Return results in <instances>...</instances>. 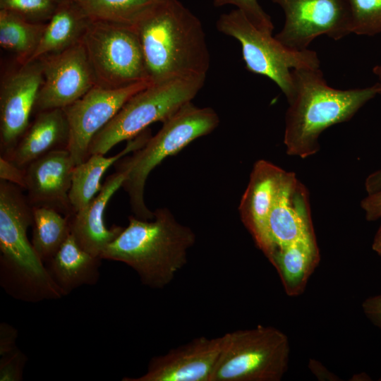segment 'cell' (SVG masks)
<instances>
[{
	"instance_id": "1",
	"label": "cell",
	"mask_w": 381,
	"mask_h": 381,
	"mask_svg": "<svg viewBox=\"0 0 381 381\" xmlns=\"http://www.w3.org/2000/svg\"><path fill=\"white\" fill-rule=\"evenodd\" d=\"M134 28L152 84L207 75L210 56L202 24L180 1H160Z\"/></svg>"
},
{
	"instance_id": "2",
	"label": "cell",
	"mask_w": 381,
	"mask_h": 381,
	"mask_svg": "<svg viewBox=\"0 0 381 381\" xmlns=\"http://www.w3.org/2000/svg\"><path fill=\"white\" fill-rule=\"evenodd\" d=\"M294 89L288 97L284 143L286 153L306 158L320 149V134L329 127L350 120L377 95L379 83L352 89L329 85L320 68H301L292 71Z\"/></svg>"
},
{
	"instance_id": "3",
	"label": "cell",
	"mask_w": 381,
	"mask_h": 381,
	"mask_svg": "<svg viewBox=\"0 0 381 381\" xmlns=\"http://www.w3.org/2000/svg\"><path fill=\"white\" fill-rule=\"evenodd\" d=\"M195 238L189 226L179 223L167 207H160L152 220L130 216L127 227L100 258L123 262L136 272L143 284L163 289L187 263Z\"/></svg>"
},
{
	"instance_id": "4",
	"label": "cell",
	"mask_w": 381,
	"mask_h": 381,
	"mask_svg": "<svg viewBox=\"0 0 381 381\" xmlns=\"http://www.w3.org/2000/svg\"><path fill=\"white\" fill-rule=\"evenodd\" d=\"M23 190L0 180V285L8 295L23 302L60 299L61 291L28 239L32 207Z\"/></svg>"
},
{
	"instance_id": "5",
	"label": "cell",
	"mask_w": 381,
	"mask_h": 381,
	"mask_svg": "<svg viewBox=\"0 0 381 381\" xmlns=\"http://www.w3.org/2000/svg\"><path fill=\"white\" fill-rule=\"evenodd\" d=\"M219 123V117L212 108L198 107L192 102H188L164 121L161 129L143 147L115 163L116 171L126 174L122 188L129 197L135 217L143 220L154 218V212L149 210L144 198L146 181L151 171L167 157L212 133Z\"/></svg>"
},
{
	"instance_id": "6",
	"label": "cell",
	"mask_w": 381,
	"mask_h": 381,
	"mask_svg": "<svg viewBox=\"0 0 381 381\" xmlns=\"http://www.w3.org/2000/svg\"><path fill=\"white\" fill-rule=\"evenodd\" d=\"M206 76L192 75L151 84L132 96L92 138L89 156L105 155L155 122H164L197 95Z\"/></svg>"
},
{
	"instance_id": "7",
	"label": "cell",
	"mask_w": 381,
	"mask_h": 381,
	"mask_svg": "<svg viewBox=\"0 0 381 381\" xmlns=\"http://www.w3.org/2000/svg\"><path fill=\"white\" fill-rule=\"evenodd\" d=\"M211 381H279L289 368L287 336L273 327L229 332Z\"/></svg>"
},
{
	"instance_id": "8",
	"label": "cell",
	"mask_w": 381,
	"mask_h": 381,
	"mask_svg": "<svg viewBox=\"0 0 381 381\" xmlns=\"http://www.w3.org/2000/svg\"><path fill=\"white\" fill-rule=\"evenodd\" d=\"M216 27L219 32L239 42L246 69L270 78L286 99L294 89L293 70L320 66L316 52L285 46L272 33L256 28L240 9L220 15Z\"/></svg>"
},
{
	"instance_id": "9",
	"label": "cell",
	"mask_w": 381,
	"mask_h": 381,
	"mask_svg": "<svg viewBox=\"0 0 381 381\" xmlns=\"http://www.w3.org/2000/svg\"><path fill=\"white\" fill-rule=\"evenodd\" d=\"M82 42L96 86L119 89L150 82L133 27L91 20Z\"/></svg>"
},
{
	"instance_id": "10",
	"label": "cell",
	"mask_w": 381,
	"mask_h": 381,
	"mask_svg": "<svg viewBox=\"0 0 381 381\" xmlns=\"http://www.w3.org/2000/svg\"><path fill=\"white\" fill-rule=\"evenodd\" d=\"M270 1L284 14V25L274 37L291 49H308L321 35L339 40L352 33L347 0Z\"/></svg>"
},
{
	"instance_id": "11",
	"label": "cell",
	"mask_w": 381,
	"mask_h": 381,
	"mask_svg": "<svg viewBox=\"0 0 381 381\" xmlns=\"http://www.w3.org/2000/svg\"><path fill=\"white\" fill-rule=\"evenodd\" d=\"M18 63V62H17ZM43 82L42 59L18 65L1 78L0 153L8 158L28 128Z\"/></svg>"
},
{
	"instance_id": "12",
	"label": "cell",
	"mask_w": 381,
	"mask_h": 381,
	"mask_svg": "<svg viewBox=\"0 0 381 381\" xmlns=\"http://www.w3.org/2000/svg\"><path fill=\"white\" fill-rule=\"evenodd\" d=\"M151 84L149 81H142L119 89H105L95 85L81 98L63 109L69 128L67 150L75 165L87 159L94 136L124 104Z\"/></svg>"
},
{
	"instance_id": "13",
	"label": "cell",
	"mask_w": 381,
	"mask_h": 381,
	"mask_svg": "<svg viewBox=\"0 0 381 381\" xmlns=\"http://www.w3.org/2000/svg\"><path fill=\"white\" fill-rule=\"evenodd\" d=\"M40 59L43 82L33 113L64 109L95 86L82 40L62 52Z\"/></svg>"
},
{
	"instance_id": "14",
	"label": "cell",
	"mask_w": 381,
	"mask_h": 381,
	"mask_svg": "<svg viewBox=\"0 0 381 381\" xmlns=\"http://www.w3.org/2000/svg\"><path fill=\"white\" fill-rule=\"evenodd\" d=\"M224 342V335L195 338L166 354L152 358L143 375L122 380L211 381Z\"/></svg>"
},
{
	"instance_id": "15",
	"label": "cell",
	"mask_w": 381,
	"mask_h": 381,
	"mask_svg": "<svg viewBox=\"0 0 381 381\" xmlns=\"http://www.w3.org/2000/svg\"><path fill=\"white\" fill-rule=\"evenodd\" d=\"M287 172L268 161H257L238 207L243 224L267 258L273 250L269 216Z\"/></svg>"
},
{
	"instance_id": "16",
	"label": "cell",
	"mask_w": 381,
	"mask_h": 381,
	"mask_svg": "<svg viewBox=\"0 0 381 381\" xmlns=\"http://www.w3.org/2000/svg\"><path fill=\"white\" fill-rule=\"evenodd\" d=\"M75 164L68 150L49 152L25 168L27 198L32 207H47L64 216L73 214L69 190Z\"/></svg>"
},
{
	"instance_id": "17",
	"label": "cell",
	"mask_w": 381,
	"mask_h": 381,
	"mask_svg": "<svg viewBox=\"0 0 381 381\" xmlns=\"http://www.w3.org/2000/svg\"><path fill=\"white\" fill-rule=\"evenodd\" d=\"M268 229L273 250L315 236L308 191L293 172H287L277 193L269 216Z\"/></svg>"
},
{
	"instance_id": "18",
	"label": "cell",
	"mask_w": 381,
	"mask_h": 381,
	"mask_svg": "<svg viewBox=\"0 0 381 381\" xmlns=\"http://www.w3.org/2000/svg\"><path fill=\"white\" fill-rule=\"evenodd\" d=\"M126 174L116 171L102 184L95 198L85 207L70 216L71 233L78 245L89 253L100 257L105 248L114 241L124 227L107 228L104 212L114 194L122 187Z\"/></svg>"
},
{
	"instance_id": "19",
	"label": "cell",
	"mask_w": 381,
	"mask_h": 381,
	"mask_svg": "<svg viewBox=\"0 0 381 381\" xmlns=\"http://www.w3.org/2000/svg\"><path fill=\"white\" fill-rule=\"evenodd\" d=\"M69 128L63 109L35 114L34 120L7 159L21 168L53 151L68 148Z\"/></svg>"
},
{
	"instance_id": "20",
	"label": "cell",
	"mask_w": 381,
	"mask_h": 381,
	"mask_svg": "<svg viewBox=\"0 0 381 381\" xmlns=\"http://www.w3.org/2000/svg\"><path fill=\"white\" fill-rule=\"evenodd\" d=\"M150 128L128 140L125 147L116 155L107 157L103 154H93L75 165L69 190V202L73 214L87 205L102 188L101 180L111 166L130 152L145 145L152 136Z\"/></svg>"
},
{
	"instance_id": "21",
	"label": "cell",
	"mask_w": 381,
	"mask_h": 381,
	"mask_svg": "<svg viewBox=\"0 0 381 381\" xmlns=\"http://www.w3.org/2000/svg\"><path fill=\"white\" fill-rule=\"evenodd\" d=\"M102 258L83 249L71 234L45 266L64 296L83 285L97 283Z\"/></svg>"
},
{
	"instance_id": "22",
	"label": "cell",
	"mask_w": 381,
	"mask_h": 381,
	"mask_svg": "<svg viewBox=\"0 0 381 381\" xmlns=\"http://www.w3.org/2000/svg\"><path fill=\"white\" fill-rule=\"evenodd\" d=\"M267 259L277 270L286 294L289 296H299L320 262L316 238L277 247Z\"/></svg>"
},
{
	"instance_id": "23",
	"label": "cell",
	"mask_w": 381,
	"mask_h": 381,
	"mask_svg": "<svg viewBox=\"0 0 381 381\" xmlns=\"http://www.w3.org/2000/svg\"><path fill=\"white\" fill-rule=\"evenodd\" d=\"M90 20L75 0H63L46 23L40 44L29 61L62 52L81 42Z\"/></svg>"
},
{
	"instance_id": "24",
	"label": "cell",
	"mask_w": 381,
	"mask_h": 381,
	"mask_svg": "<svg viewBox=\"0 0 381 381\" xmlns=\"http://www.w3.org/2000/svg\"><path fill=\"white\" fill-rule=\"evenodd\" d=\"M32 214L31 243L37 255L45 264L71 235L70 217L47 207H32Z\"/></svg>"
},
{
	"instance_id": "25",
	"label": "cell",
	"mask_w": 381,
	"mask_h": 381,
	"mask_svg": "<svg viewBox=\"0 0 381 381\" xmlns=\"http://www.w3.org/2000/svg\"><path fill=\"white\" fill-rule=\"evenodd\" d=\"M46 23H35L7 11L0 10V45L11 52L16 61L25 64L36 51Z\"/></svg>"
},
{
	"instance_id": "26",
	"label": "cell",
	"mask_w": 381,
	"mask_h": 381,
	"mask_svg": "<svg viewBox=\"0 0 381 381\" xmlns=\"http://www.w3.org/2000/svg\"><path fill=\"white\" fill-rule=\"evenodd\" d=\"M91 20L135 27L162 0H75Z\"/></svg>"
},
{
	"instance_id": "27",
	"label": "cell",
	"mask_w": 381,
	"mask_h": 381,
	"mask_svg": "<svg viewBox=\"0 0 381 381\" xmlns=\"http://www.w3.org/2000/svg\"><path fill=\"white\" fill-rule=\"evenodd\" d=\"M351 32L358 35L381 33V0H347Z\"/></svg>"
},
{
	"instance_id": "28",
	"label": "cell",
	"mask_w": 381,
	"mask_h": 381,
	"mask_svg": "<svg viewBox=\"0 0 381 381\" xmlns=\"http://www.w3.org/2000/svg\"><path fill=\"white\" fill-rule=\"evenodd\" d=\"M63 0H0V10L35 23H47Z\"/></svg>"
},
{
	"instance_id": "29",
	"label": "cell",
	"mask_w": 381,
	"mask_h": 381,
	"mask_svg": "<svg viewBox=\"0 0 381 381\" xmlns=\"http://www.w3.org/2000/svg\"><path fill=\"white\" fill-rule=\"evenodd\" d=\"M216 6H234L242 11L248 20L259 30L272 33L274 25L271 17L263 10L258 0H213Z\"/></svg>"
},
{
	"instance_id": "30",
	"label": "cell",
	"mask_w": 381,
	"mask_h": 381,
	"mask_svg": "<svg viewBox=\"0 0 381 381\" xmlns=\"http://www.w3.org/2000/svg\"><path fill=\"white\" fill-rule=\"evenodd\" d=\"M0 380L20 381L26 363V356L17 347L11 352L1 356Z\"/></svg>"
},
{
	"instance_id": "31",
	"label": "cell",
	"mask_w": 381,
	"mask_h": 381,
	"mask_svg": "<svg viewBox=\"0 0 381 381\" xmlns=\"http://www.w3.org/2000/svg\"><path fill=\"white\" fill-rule=\"evenodd\" d=\"M0 180L18 186L22 189L25 186V169L13 162L0 157Z\"/></svg>"
},
{
	"instance_id": "32",
	"label": "cell",
	"mask_w": 381,
	"mask_h": 381,
	"mask_svg": "<svg viewBox=\"0 0 381 381\" xmlns=\"http://www.w3.org/2000/svg\"><path fill=\"white\" fill-rule=\"evenodd\" d=\"M368 221H375L381 218V189L368 194L361 202Z\"/></svg>"
},
{
	"instance_id": "33",
	"label": "cell",
	"mask_w": 381,
	"mask_h": 381,
	"mask_svg": "<svg viewBox=\"0 0 381 381\" xmlns=\"http://www.w3.org/2000/svg\"><path fill=\"white\" fill-rule=\"evenodd\" d=\"M362 309L366 318L381 329V294L366 298Z\"/></svg>"
},
{
	"instance_id": "34",
	"label": "cell",
	"mask_w": 381,
	"mask_h": 381,
	"mask_svg": "<svg viewBox=\"0 0 381 381\" xmlns=\"http://www.w3.org/2000/svg\"><path fill=\"white\" fill-rule=\"evenodd\" d=\"M18 332L11 325L1 322L0 325V355H4L13 351L17 346L16 341Z\"/></svg>"
},
{
	"instance_id": "35",
	"label": "cell",
	"mask_w": 381,
	"mask_h": 381,
	"mask_svg": "<svg viewBox=\"0 0 381 381\" xmlns=\"http://www.w3.org/2000/svg\"><path fill=\"white\" fill-rule=\"evenodd\" d=\"M308 368L312 373L319 380L338 381L341 380L335 374L330 372L325 366L317 360L310 358Z\"/></svg>"
},
{
	"instance_id": "36",
	"label": "cell",
	"mask_w": 381,
	"mask_h": 381,
	"mask_svg": "<svg viewBox=\"0 0 381 381\" xmlns=\"http://www.w3.org/2000/svg\"><path fill=\"white\" fill-rule=\"evenodd\" d=\"M381 85V82H379ZM365 188L368 194L381 189V169L373 172L365 179Z\"/></svg>"
},
{
	"instance_id": "37",
	"label": "cell",
	"mask_w": 381,
	"mask_h": 381,
	"mask_svg": "<svg viewBox=\"0 0 381 381\" xmlns=\"http://www.w3.org/2000/svg\"><path fill=\"white\" fill-rule=\"evenodd\" d=\"M372 248L381 256V224L374 237Z\"/></svg>"
},
{
	"instance_id": "38",
	"label": "cell",
	"mask_w": 381,
	"mask_h": 381,
	"mask_svg": "<svg viewBox=\"0 0 381 381\" xmlns=\"http://www.w3.org/2000/svg\"><path fill=\"white\" fill-rule=\"evenodd\" d=\"M373 73L377 77L379 82H381V64L374 66Z\"/></svg>"
}]
</instances>
